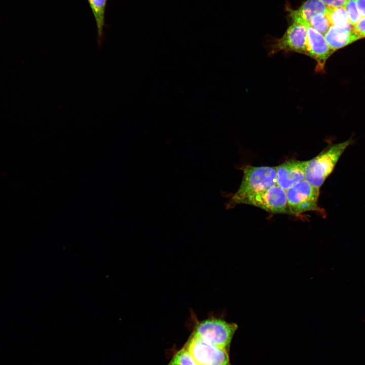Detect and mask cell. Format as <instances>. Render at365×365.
Returning <instances> with one entry per match:
<instances>
[{"mask_svg": "<svg viewBox=\"0 0 365 365\" xmlns=\"http://www.w3.org/2000/svg\"><path fill=\"white\" fill-rule=\"evenodd\" d=\"M167 365H198L184 346L176 352Z\"/></svg>", "mask_w": 365, "mask_h": 365, "instance_id": "cell-14", "label": "cell"}, {"mask_svg": "<svg viewBox=\"0 0 365 365\" xmlns=\"http://www.w3.org/2000/svg\"><path fill=\"white\" fill-rule=\"evenodd\" d=\"M237 328L236 323L209 316L197 321L191 335L208 344L227 349Z\"/></svg>", "mask_w": 365, "mask_h": 365, "instance_id": "cell-3", "label": "cell"}, {"mask_svg": "<svg viewBox=\"0 0 365 365\" xmlns=\"http://www.w3.org/2000/svg\"><path fill=\"white\" fill-rule=\"evenodd\" d=\"M319 189L303 179L286 191L290 214L299 215L309 211H321L318 206Z\"/></svg>", "mask_w": 365, "mask_h": 365, "instance_id": "cell-4", "label": "cell"}, {"mask_svg": "<svg viewBox=\"0 0 365 365\" xmlns=\"http://www.w3.org/2000/svg\"><path fill=\"white\" fill-rule=\"evenodd\" d=\"M96 23L97 42L101 46L104 38L103 27L106 0H88Z\"/></svg>", "mask_w": 365, "mask_h": 365, "instance_id": "cell-12", "label": "cell"}, {"mask_svg": "<svg viewBox=\"0 0 365 365\" xmlns=\"http://www.w3.org/2000/svg\"><path fill=\"white\" fill-rule=\"evenodd\" d=\"M355 2L361 17H365V0H355Z\"/></svg>", "mask_w": 365, "mask_h": 365, "instance_id": "cell-19", "label": "cell"}, {"mask_svg": "<svg viewBox=\"0 0 365 365\" xmlns=\"http://www.w3.org/2000/svg\"><path fill=\"white\" fill-rule=\"evenodd\" d=\"M344 7L348 15L349 22L353 27L361 18L355 0H346Z\"/></svg>", "mask_w": 365, "mask_h": 365, "instance_id": "cell-16", "label": "cell"}, {"mask_svg": "<svg viewBox=\"0 0 365 365\" xmlns=\"http://www.w3.org/2000/svg\"><path fill=\"white\" fill-rule=\"evenodd\" d=\"M327 7H344L346 0H320Z\"/></svg>", "mask_w": 365, "mask_h": 365, "instance_id": "cell-18", "label": "cell"}, {"mask_svg": "<svg viewBox=\"0 0 365 365\" xmlns=\"http://www.w3.org/2000/svg\"><path fill=\"white\" fill-rule=\"evenodd\" d=\"M308 27L302 23L294 22L283 35L277 40L273 51L283 50L307 55Z\"/></svg>", "mask_w": 365, "mask_h": 365, "instance_id": "cell-7", "label": "cell"}, {"mask_svg": "<svg viewBox=\"0 0 365 365\" xmlns=\"http://www.w3.org/2000/svg\"><path fill=\"white\" fill-rule=\"evenodd\" d=\"M276 181V167L247 166L244 169L241 184L231 203L243 204L247 198L277 185Z\"/></svg>", "mask_w": 365, "mask_h": 365, "instance_id": "cell-1", "label": "cell"}, {"mask_svg": "<svg viewBox=\"0 0 365 365\" xmlns=\"http://www.w3.org/2000/svg\"><path fill=\"white\" fill-rule=\"evenodd\" d=\"M273 213L290 214L286 191L275 185L247 198L243 203Z\"/></svg>", "mask_w": 365, "mask_h": 365, "instance_id": "cell-6", "label": "cell"}, {"mask_svg": "<svg viewBox=\"0 0 365 365\" xmlns=\"http://www.w3.org/2000/svg\"><path fill=\"white\" fill-rule=\"evenodd\" d=\"M324 38L334 52L360 39L352 28H344L334 26H331Z\"/></svg>", "mask_w": 365, "mask_h": 365, "instance_id": "cell-11", "label": "cell"}, {"mask_svg": "<svg viewBox=\"0 0 365 365\" xmlns=\"http://www.w3.org/2000/svg\"><path fill=\"white\" fill-rule=\"evenodd\" d=\"M331 24L326 14H320L313 17L310 22V26L324 35Z\"/></svg>", "mask_w": 365, "mask_h": 365, "instance_id": "cell-15", "label": "cell"}, {"mask_svg": "<svg viewBox=\"0 0 365 365\" xmlns=\"http://www.w3.org/2000/svg\"><path fill=\"white\" fill-rule=\"evenodd\" d=\"M325 14L331 26L344 28H352L344 7H327Z\"/></svg>", "mask_w": 365, "mask_h": 365, "instance_id": "cell-13", "label": "cell"}, {"mask_svg": "<svg viewBox=\"0 0 365 365\" xmlns=\"http://www.w3.org/2000/svg\"><path fill=\"white\" fill-rule=\"evenodd\" d=\"M307 55L317 62L316 70H324L325 63L334 53L327 44L323 35L310 26L307 29Z\"/></svg>", "mask_w": 365, "mask_h": 365, "instance_id": "cell-8", "label": "cell"}, {"mask_svg": "<svg viewBox=\"0 0 365 365\" xmlns=\"http://www.w3.org/2000/svg\"><path fill=\"white\" fill-rule=\"evenodd\" d=\"M184 347L198 365H231L227 349L208 344L192 335Z\"/></svg>", "mask_w": 365, "mask_h": 365, "instance_id": "cell-5", "label": "cell"}, {"mask_svg": "<svg viewBox=\"0 0 365 365\" xmlns=\"http://www.w3.org/2000/svg\"><path fill=\"white\" fill-rule=\"evenodd\" d=\"M352 142V139H349L333 144L308 160L305 169V179L320 188L333 171L341 155Z\"/></svg>", "mask_w": 365, "mask_h": 365, "instance_id": "cell-2", "label": "cell"}, {"mask_svg": "<svg viewBox=\"0 0 365 365\" xmlns=\"http://www.w3.org/2000/svg\"><path fill=\"white\" fill-rule=\"evenodd\" d=\"M352 29L360 39L365 38V17L361 18L353 27Z\"/></svg>", "mask_w": 365, "mask_h": 365, "instance_id": "cell-17", "label": "cell"}, {"mask_svg": "<svg viewBox=\"0 0 365 365\" xmlns=\"http://www.w3.org/2000/svg\"><path fill=\"white\" fill-rule=\"evenodd\" d=\"M307 162L308 161L290 160L276 166L277 185L286 191L304 179Z\"/></svg>", "mask_w": 365, "mask_h": 365, "instance_id": "cell-9", "label": "cell"}, {"mask_svg": "<svg viewBox=\"0 0 365 365\" xmlns=\"http://www.w3.org/2000/svg\"><path fill=\"white\" fill-rule=\"evenodd\" d=\"M327 7L320 0H307L298 9L291 10L290 15L294 22L309 27L313 17L326 14Z\"/></svg>", "mask_w": 365, "mask_h": 365, "instance_id": "cell-10", "label": "cell"}]
</instances>
